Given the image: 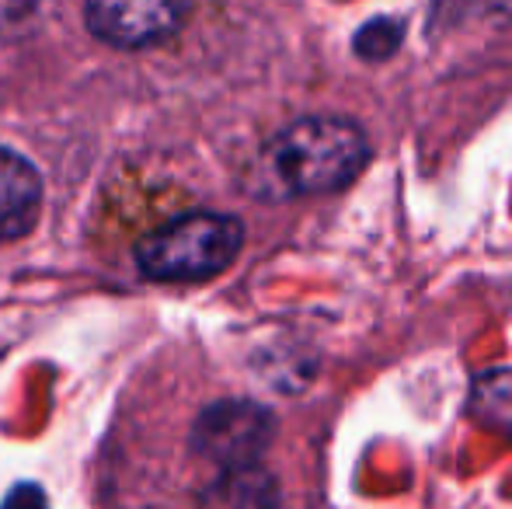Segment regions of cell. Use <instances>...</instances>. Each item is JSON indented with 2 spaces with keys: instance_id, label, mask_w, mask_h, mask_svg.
I'll return each instance as SVG.
<instances>
[{
  "instance_id": "obj_2",
  "label": "cell",
  "mask_w": 512,
  "mask_h": 509,
  "mask_svg": "<svg viewBox=\"0 0 512 509\" xmlns=\"http://www.w3.org/2000/svg\"><path fill=\"white\" fill-rule=\"evenodd\" d=\"M244 245V224L227 213H185L136 241V265L161 283L220 276Z\"/></svg>"
},
{
  "instance_id": "obj_8",
  "label": "cell",
  "mask_w": 512,
  "mask_h": 509,
  "mask_svg": "<svg viewBox=\"0 0 512 509\" xmlns=\"http://www.w3.org/2000/svg\"><path fill=\"white\" fill-rule=\"evenodd\" d=\"M0 509H49V506H46L42 489H35V485H18V489L4 499V506Z\"/></svg>"
},
{
  "instance_id": "obj_4",
  "label": "cell",
  "mask_w": 512,
  "mask_h": 509,
  "mask_svg": "<svg viewBox=\"0 0 512 509\" xmlns=\"http://www.w3.org/2000/svg\"><path fill=\"white\" fill-rule=\"evenodd\" d=\"M189 18V0H84L95 39L119 49H143L171 39Z\"/></svg>"
},
{
  "instance_id": "obj_1",
  "label": "cell",
  "mask_w": 512,
  "mask_h": 509,
  "mask_svg": "<svg viewBox=\"0 0 512 509\" xmlns=\"http://www.w3.org/2000/svg\"><path fill=\"white\" fill-rule=\"evenodd\" d=\"M370 161V140L352 119L307 116L269 140L258 161L265 189L276 196H328Z\"/></svg>"
},
{
  "instance_id": "obj_6",
  "label": "cell",
  "mask_w": 512,
  "mask_h": 509,
  "mask_svg": "<svg viewBox=\"0 0 512 509\" xmlns=\"http://www.w3.org/2000/svg\"><path fill=\"white\" fill-rule=\"evenodd\" d=\"M471 412L485 426L499 429L512 440V370H495L485 374L471 391Z\"/></svg>"
},
{
  "instance_id": "obj_3",
  "label": "cell",
  "mask_w": 512,
  "mask_h": 509,
  "mask_svg": "<svg viewBox=\"0 0 512 509\" xmlns=\"http://www.w3.org/2000/svg\"><path fill=\"white\" fill-rule=\"evenodd\" d=\"M276 436V419L258 401H216L199 415L192 447L227 471L255 468Z\"/></svg>"
},
{
  "instance_id": "obj_7",
  "label": "cell",
  "mask_w": 512,
  "mask_h": 509,
  "mask_svg": "<svg viewBox=\"0 0 512 509\" xmlns=\"http://www.w3.org/2000/svg\"><path fill=\"white\" fill-rule=\"evenodd\" d=\"M401 46V21L394 18H373L356 32V53L363 60H387Z\"/></svg>"
},
{
  "instance_id": "obj_5",
  "label": "cell",
  "mask_w": 512,
  "mask_h": 509,
  "mask_svg": "<svg viewBox=\"0 0 512 509\" xmlns=\"http://www.w3.org/2000/svg\"><path fill=\"white\" fill-rule=\"evenodd\" d=\"M42 210V178L28 157L0 147V245L25 238Z\"/></svg>"
}]
</instances>
